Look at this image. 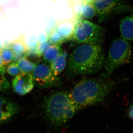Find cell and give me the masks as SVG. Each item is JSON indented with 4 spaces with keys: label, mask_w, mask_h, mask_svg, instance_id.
<instances>
[{
    "label": "cell",
    "mask_w": 133,
    "mask_h": 133,
    "mask_svg": "<svg viewBox=\"0 0 133 133\" xmlns=\"http://www.w3.org/2000/svg\"><path fill=\"white\" fill-rule=\"evenodd\" d=\"M114 84L102 78L85 79L78 82L68 94L77 112L104 101Z\"/></svg>",
    "instance_id": "obj_2"
},
{
    "label": "cell",
    "mask_w": 133,
    "mask_h": 133,
    "mask_svg": "<svg viewBox=\"0 0 133 133\" xmlns=\"http://www.w3.org/2000/svg\"><path fill=\"white\" fill-rule=\"evenodd\" d=\"M105 59L100 45L82 44L69 56L66 74L71 78L96 73L103 68Z\"/></svg>",
    "instance_id": "obj_1"
},
{
    "label": "cell",
    "mask_w": 133,
    "mask_h": 133,
    "mask_svg": "<svg viewBox=\"0 0 133 133\" xmlns=\"http://www.w3.org/2000/svg\"><path fill=\"white\" fill-rule=\"evenodd\" d=\"M19 111L17 104L6 98L0 96V125L10 120Z\"/></svg>",
    "instance_id": "obj_9"
},
{
    "label": "cell",
    "mask_w": 133,
    "mask_h": 133,
    "mask_svg": "<svg viewBox=\"0 0 133 133\" xmlns=\"http://www.w3.org/2000/svg\"><path fill=\"white\" fill-rule=\"evenodd\" d=\"M128 115L129 118L133 120V102L129 108L128 111Z\"/></svg>",
    "instance_id": "obj_26"
},
{
    "label": "cell",
    "mask_w": 133,
    "mask_h": 133,
    "mask_svg": "<svg viewBox=\"0 0 133 133\" xmlns=\"http://www.w3.org/2000/svg\"><path fill=\"white\" fill-rule=\"evenodd\" d=\"M17 63L23 73H30L34 71L37 65L36 63L32 62L25 57L20 59Z\"/></svg>",
    "instance_id": "obj_16"
},
{
    "label": "cell",
    "mask_w": 133,
    "mask_h": 133,
    "mask_svg": "<svg viewBox=\"0 0 133 133\" xmlns=\"http://www.w3.org/2000/svg\"><path fill=\"white\" fill-rule=\"evenodd\" d=\"M67 54L62 51L57 57L51 63L50 69L55 76H57L64 70L66 64Z\"/></svg>",
    "instance_id": "obj_12"
},
{
    "label": "cell",
    "mask_w": 133,
    "mask_h": 133,
    "mask_svg": "<svg viewBox=\"0 0 133 133\" xmlns=\"http://www.w3.org/2000/svg\"><path fill=\"white\" fill-rule=\"evenodd\" d=\"M12 85L17 94L20 95L28 94L32 91L35 85L33 76L30 73H20L13 79Z\"/></svg>",
    "instance_id": "obj_8"
},
{
    "label": "cell",
    "mask_w": 133,
    "mask_h": 133,
    "mask_svg": "<svg viewBox=\"0 0 133 133\" xmlns=\"http://www.w3.org/2000/svg\"><path fill=\"white\" fill-rule=\"evenodd\" d=\"M92 3L99 23L105 21L113 15L131 12L133 9L122 0H94Z\"/></svg>",
    "instance_id": "obj_6"
},
{
    "label": "cell",
    "mask_w": 133,
    "mask_h": 133,
    "mask_svg": "<svg viewBox=\"0 0 133 133\" xmlns=\"http://www.w3.org/2000/svg\"><path fill=\"white\" fill-rule=\"evenodd\" d=\"M96 15V10L92 3L82 2L78 17L90 19Z\"/></svg>",
    "instance_id": "obj_13"
},
{
    "label": "cell",
    "mask_w": 133,
    "mask_h": 133,
    "mask_svg": "<svg viewBox=\"0 0 133 133\" xmlns=\"http://www.w3.org/2000/svg\"><path fill=\"white\" fill-rule=\"evenodd\" d=\"M5 68L0 69V91H5L8 89L9 84L4 77Z\"/></svg>",
    "instance_id": "obj_19"
},
{
    "label": "cell",
    "mask_w": 133,
    "mask_h": 133,
    "mask_svg": "<svg viewBox=\"0 0 133 133\" xmlns=\"http://www.w3.org/2000/svg\"><path fill=\"white\" fill-rule=\"evenodd\" d=\"M49 33L43 32L41 33L38 36V43L45 42L49 41Z\"/></svg>",
    "instance_id": "obj_24"
},
{
    "label": "cell",
    "mask_w": 133,
    "mask_h": 133,
    "mask_svg": "<svg viewBox=\"0 0 133 133\" xmlns=\"http://www.w3.org/2000/svg\"><path fill=\"white\" fill-rule=\"evenodd\" d=\"M7 71L9 75L16 76L21 72L17 63L14 62L10 64L7 68Z\"/></svg>",
    "instance_id": "obj_20"
},
{
    "label": "cell",
    "mask_w": 133,
    "mask_h": 133,
    "mask_svg": "<svg viewBox=\"0 0 133 133\" xmlns=\"http://www.w3.org/2000/svg\"><path fill=\"white\" fill-rule=\"evenodd\" d=\"M105 31L101 26L87 20H79L75 25L72 37L79 44L101 46Z\"/></svg>",
    "instance_id": "obj_5"
},
{
    "label": "cell",
    "mask_w": 133,
    "mask_h": 133,
    "mask_svg": "<svg viewBox=\"0 0 133 133\" xmlns=\"http://www.w3.org/2000/svg\"><path fill=\"white\" fill-rule=\"evenodd\" d=\"M26 55V53H16V54L14 53V56L13 60V62L17 63L19 60L22 58L24 57Z\"/></svg>",
    "instance_id": "obj_25"
},
{
    "label": "cell",
    "mask_w": 133,
    "mask_h": 133,
    "mask_svg": "<svg viewBox=\"0 0 133 133\" xmlns=\"http://www.w3.org/2000/svg\"><path fill=\"white\" fill-rule=\"evenodd\" d=\"M4 63H3V60L2 57L1 55V52H0V69L4 68Z\"/></svg>",
    "instance_id": "obj_27"
},
{
    "label": "cell",
    "mask_w": 133,
    "mask_h": 133,
    "mask_svg": "<svg viewBox=\"0 0 133 133\" xmlns=\"http://www.w3.org/2000/svg\"><path fill=\"white\" fill-rule=\"evenodd\" d=\"M64 1H67L71 3H74L78 1V0H64Z\"/></svg>",
    "instance_id": "obj_28"
},
{
    "label": "cell",
    "mask_w": 133,
    "mask_h": 133,
    "mask_svg": "<svg viewBox=\"0 0 133 133\" xmlns=\"http://www.w3.org/2000/svg\"><path fill=\"white\" fill-rule=\"evenodd\" d=\"M94 0H83V1L86 2H92Z\"/></svg>",
    "instance_id": "obj_29"
},
{
    "label": "cell",
    "mask_w": 133,
    "mask_h": 133,
    "mask_svg": "<svg viewBox=\"0 0 133 133\" xmlns=\"http://www.w3.org/2000/svg\"><path fill=\"white\" fill-rule=\"evenodd\" d=\"M17 0H0V6L3 8L8 7L15 8L18 6Z\"/></svg>",
    "instance_id": "obj_22"
},
{
    "label": "cell",
    "mask_w": 133,
    "mask_h": 133,
    "mask_svg": "<svg viewBox=\"0 0 133 133\" xmlns=\"http://www.w3.org/2000/svg\"><path fill=\"white\" fill-rule=\"evenodd\" d=\"M33 72L32 75L34 82L41 88L58 86L61 84L60 79L54 75L50 67L47 65L44 64L38 65Z\"/></svg>",
    "instance_id": "obj_7"
},
{
    "label": "cell",
    "mask_w": 133,
    "mask_h": 133,
    "mask_svg": "<svg viewBox=\"0 0 133 133\" xmlns=\"http://www.w3.org/2000/svg\"><path fill=\"white\" fill-rule=\"evenodd\" d=\"M131 57L132 51L128 41L121 37L116 39L110 46L105 59L101 78L107 79L115 69L129 63Z\"/></svg>",
    "instance_id": "obj_4"
},
{
    "label": "cell",
    "mask_w": 133,
    "mask_h": 133,
    "mask_svg": "<svg viewBox=\"0 0 133 133\" xmlns=\"http://www.w3.org/2000/svg\"><path fill=\"white\" fill-rule=\"evenodd\" d=\"M49 41L42 43H38L36 47V53L38 57L42 56L46 50L50 45Z\"/></svg>",
    "instance_id": "obj_21"
},
{
    "label": "cell",
    "mask_w": 133,
    "mask_h": 133,
    "mask_svg": "<svg viewBox=\"0 0 133 133\" xmlns=\"http://www.w3.org/2000/svg\"><path fill=\"white\" fill-rule=\"evenodd\" d=\"M38 39L37 37L35 35H31L29 38L27 45L28 48H32L36 47L38 44Z\"/></svg>",
    "instance_id": "obj_23"
},
{
    "label": "cell",
    "mask_w": 133,
    "mask_h": 133,
    "mask_svg": "<svg viewBox=\"0 0 133 133\" xmlns=\"http://www.w3.org/2000/svg\"><path fill=\"white\" fill-rule=\"evenodd\" d=\"M10 45L11 49L15 54L26 53L28 50V48L25 43L24 36L22 34L12 41Z\"/></svg>",
    "instance_id": "obj_14"
},
{
    "label": "cell",
    "mask_w": 133,
    "mask_h": 133,
    "mask_svg": "<svg viewBox=\"0 0 133 133\" xmlns=\"http://www.w3.org/2000/svg\"><path fill=\"white\" fill-rule=\"evenodd\" d=\"M131 14L124 17L120 22L121 37L128 41H133V9Z\"/></svg>",
    "instance_id": "obj_10"
},
{
    "label": "cell",
    "mask_w": 133,
    "mask_h": 133,
    "mask_svg": "<svg viewBox=\"0 0 133 133\" xmlns=\"http://www.w3.org/2000/svg\"><path fill=\"white\" fill-rule=\"evenodd\" d=\"M61 51L60 44L50 45L44 53L43 59L45 62L51 63L57 57Z\"/></svg>",
    "instance_id": "obj_15"
},
{
    "label": "cell",
    "mask_w": 133,
    "mask_h": 133,
    "mask_svg": "<svg viewBox=\"0 0 133 133\" xmlns=\"http://www.w3.org/2000/svg\"><path fill=\"white\" fill-rule=\"evenodd\" d=\"M49 41L52 44H61L64 38L56 30L49 33Z\"/></svg>",
    "instance_id": "obj_18"
},
{
    "label": "cell",
    "mask_w": 133,
    "mask_h": 133,
    "mask_svg": "<svg viewBox=\"0 0 133 133\" xmlns=\"http://www.w3.org/2000/svg\"><path fill=\"white\" fill-rule=\"evenodd\" d=\"M45 118L53 127L65 125L77 112L69 94L57 92L45 98L43 106Z\"/></svg>",
    "instance_id": "obj_3"
},
{
    "label": "cell",
    "mask_w": 133,
    "mask_h": 133,
    "mask_svg": "<svg viewBox=\"0 0 133 133\" xmlns=\"http://www.w3.org/2000/svg\"><path fill=\"white\" fill-rule=\"evenodd\" d=\"M4 65H6L13 61L14 53L11 48H5L0 50Z\"/></svg>",
    "instance_id": "obj_17"
},
{
    "label": "cell",
    "mask_w": 133,
    "mask_h": 133,
    "mask_svg": "<svg viewBox=\"0 0 133 133\" xmlns=\"http://www.w3.org/2000/svg\"><path fill=\"white\" fill-rule=\"evenodd\" d=\"M76 24L71 19L60 21L57 23L56 30L65 39L72 37Z\"/></svg>",
    "instance_id": "obj_11"
}]
</instances>
